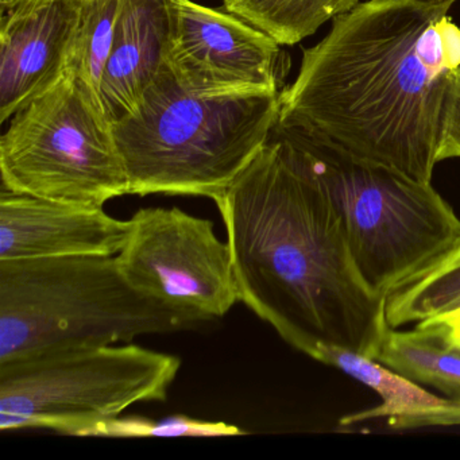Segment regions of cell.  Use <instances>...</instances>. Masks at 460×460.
<instances>
[{"label": "cell", "instance_id": "9a60e30c", "mask_svg": "<svg viewBox=\"0 0 460 460\" xmlns=\"http://www.w3.org/2000/svg\"><path fill=\"white\" fill-rule=\"evenodd\" d=\"M460 301V242L422 273L393 290L386 298L390 328L430 323L452 314Z\"/></svg>", "mask_w": 460, "mask_h": 460}, {"label": "cell", "instance_id": "52a82bcc", "mask_svg": "<svg viewBox=\"0 0 460 460\" xmlns=\"http://www.w3.org/2000/svg\"><path fill=\"white\" fill-rule=\"evenodd\" d=\"M0 173L10 192L76 206L130 195L111 120L71 72L12 118L0 138Z\"/></svg>", "mask_w": 460, "mask_h": 460}, {"label": "cell", "instance_id": "7a4b0ae2", "mask_svg": "<svg viewBox=\"0 0 460 460\" xmlns=\"http://www.w3.org/2000/svg\"><path fill=\"white\" fill-rule=\"evenodd\" d=\"M214 201L241 303L308 357L341 346L376 359L390 328L386 298L360 277L341 217L295 138L277 131Z\"/></svg>", "mask_w": 460, "mask_h": 460}, {"label": "cell", "instance_id": "2e32d148", "mask_svg": "<svg viewBox=\"0 0 460 460\" xmlns=\"http://www.w3.org/2000/svg\"><path fill=\"white\" fill-rule=\"evenodd\" d=\"M358 4L359 0H225L223 7L282 47H293Z\"/></svg>", "mask_w": 460, "mask_h": 460}, {"label": "cell", "instance_id": "277c9868", "mask_svg": "<svg viewBox=\"0 0 460 460\" xmlns=\"http://www.w3.org/2000/svg\"><path fill=\"white\" fill-rule=\"evenodd\" d=\"M199 323L137 292L115 257L0 262V363L49 349L131 343Z\"/></svg>", "mask_w": 460, "mask_h": 460}, {"label": "cell", "instance_id": "30bf717a", "mask_svg": "<svg viewBox=\"0 0 460 460\" xmlns=\"http://www.w3.org/2000/svg\"><path fill=\"white\" fill-rule=\"evenodd\" d=\"M84 0H48L6 14L0 31V122L52 90L71 69Z\"/></svg>", "mask_w": 460, "mask_h": 460}, {"label": "cell", "instance_id": "5b68a950", "mask_svg": "<svg viewBox=\"0 0 460 460\" xmlns=\"http://www.w3.org/2000/svg\"><path fill=\"white\" fill-rule=\"evenodd\" d=\"M287 136L303 146L341 217L355 266L374 295L387 298L459 243V217L430 182Z\"/></svg>", "mask_w": 460, "mask_h": 460}, {"label": "cell", "instance_id": "3957f363", "mask_svg": "<svg viewBox=\"0 0 460 460\" xmlns=\"http://www.w3.org/2000/svg\"><path fill=\"white\" fill-rule=\"evenodd\" d=\"M279 93L207 96L168 64L133 111L112 123L130 195L215 200L270 141Z\"/></svg>", "mask_w": 460, "mask_h": 460}, {"label": "cell", "instance_id": "ba28073f", "mask_svg": "<svg viewBox=\"0 0 460 460\" xmlns=\"http://www.w3.org/2000/svg\"><path fill=\"white\" fill-rule=\"evenodd\" d=\"M115 260L137 292L200 323L241 301L228 242L217 238L211 220L177 207L138 209Z\"/></svg>", "mask_w": 460, "mask_h": 460}, {"label": "cell", "instance_id": "d6986e66", "mask_svg": "<svg viewBox=\"0 0 460 460\" xmlns=\"http://www.w3.org/2000/svg\"><path fill=\"white\" fill-rule=\"evenodd\" d=\"M449 158H460V66L449 82L438 141V163Z\"/></svg>", "mask_w": 460, "mask_h": 460}, {"label": "cell", "instance_id": "7402d4cb", "mask_svg": "<svg viewBox=\"0 0 460 460\" xmlns=\"http://www.w3.org/2000/svg\"><path fill=\"white\" fill-rule=\"evenodd\" d=\"M424 324H438L443 330L444 335L454 343H460V314L440 322L424 323Z\"/></svg>", "mask_w": 460, "mask_h": 460}, {"label": "cell", "instance_id": "6da1fadb", "mask_svg": "<svg viewBox=\"0 0 460 460\" xmlns=\"http://www.w3.org/2000/svg\"><path fill=\"white\" fill-rule=\"evenodd\" d=\"M455 0H366L303 50L274 131L430 182L452 74Z\"/></svg>", "mask_w": 460, "mask_h": 460}, {"label": "cell", "instance_id": "7c38bea8", "mask_svg": "<svg viewBox=\"0 0 460 460\" xmlns=\"http://www.w3.org/2000/svg\"><path fill=\"white\" fill-rule=\"evenodd\" d=\"M171 37L168 0H120L99 99L111 123L136 109L166 64Z\"/></svg>", "mask_w": 460, "mask_h": 460}, {"label": "cell", "instance_id": "8992f818", "mask_svg": "<svg viewBox=\"0 0 460 460\" xmlns=\"http://www.w3.org/2000/svg\"><path fill=\"white\" fill-rule=\"evenodd\" d=\"M176 355L138 344L49 349L0 363V430L96 438L139 402L165 401Z\"/></svg>", "mask_w": 460, "mask_h": 460}, {"label": "cell", "instance_id": "8fae6325", "mask_svg": "<svg viewBox=\"0 0 460 460\" xmlns=\"http://www.w3.org/2000/svg\"><path fill=\"white\" fill-rule=\"evenodd\" d=\"M128 233L103 207L76 206L10 192L0 195V262L115 257Z\"/></svg>", "mask_w": 460, "mask_h": 460}, {"label": "cell", "instance_id": "9c48e42d", "mask_svg": "<svg viewBox=\"0 0 460 460\" xmlns=\"http://www.w3.org/2000/svg\"><path fill=\"white\" fill-rule=\"evenodd\" d=\"M168 2L166 64L188 91L207 96L281 93L289 61L273 37L225 7Z\"/></svg>", "mask_w": 460, "mask_h": 460}, {"label": "cell", "instance_id": "e0dca14e", "mask_svg": "<svg viewBox=\"0 0 460 460\" xmlns=\"http://www.w3.org/2000/svg\"><path fill=\"white\" fill-rule=\"evenodd\" d=\"M120 0H84L82 25L69 72L99 96L102 76L111 52Z\"/></svg>", "mask_w": 460, "mask_h": 460}, {"label": "cell", "instance_id": "ffe728a7", "mask_svg": "<svg viewBox=\"0 0 460 460\" xmlns=\"http://www.w3.org/2000/svg\"><path fill=\"white\" fill-rule=\"evenodd\" d=\"M387 425L392 429H416V428L427 427H454L460 425V401L454 402L446 408L436 411H422L413 416L398 417V419L387 420Z\"/></svg>", "mask_w": 460, "mask_h": 460}, {"label": "cell", "instance_id": "5bb4252c", "mask_svg": "<svg viewBox=\"0 0 460 460\" xmlns=\"http://www.w3.org/2000/svg\"><path fill=\"white\" fill-rule=\"evenodd\" d=\"M376 360L460 401V347L448 341L438 324L417 323L411 331L389 328Z\"/></svg>", "mask_w": 460, "mask_h": 460}, {"label": "cell", "instance_id": "603a6c76", "mask_svg": "<svg viewBox=\"0 0 460 460\" xmlns=\"http://www.w3.org/2000/svg\"><path fill=\"white\" fill-rule=\"evenodd\" d=\"M452 343H454V341H452ZM455 344H457V346H459V347H460V343H455Z\"/></svg>", "mask_w": 460, "mask_h": 460}, {"label": "cell", "instance_id": "4fadbf2b", "mask_svg": "<svg viewBox=\"0 0 460 460\" xmlns=\"http://www.w3.org/2000/svg\"><path fill=\"white\" fill-rule=\"evenodd\" d=\"M312 358L343 371L347 376L370 387L382 400L376 408L341 417L339 421L341 427H349L384 417L390 420L413 416L422 411L446 408L454 402L451 398L438 397L427 392L416 382L405 378L378 360L371 359L344 347L319 346Z\"/></svg>", "mask_w": 460, "mask_h": 460}, {"label": "cell", "instance_id": "44dd1931", "mask_svg": "<svg viewBox=\"0 0 460 460\" xmlns=\"http://www.w3.org/2000/svg\"><path fill=\"white\" fill-rule=\"evenodd\" d=\"M45 2L48 0H0V4L4 14H20Z\"/></svg>", "mask_w": 460, "mask_h": 460}, {"label": "cell", "instance_id": "ac0fdd59", "mask_svg": "<svg viewBox=\"0 0 460 460\" xmlns=\"http://www.w3.org/2000/svg\"><path fill=\"white\" fill-rule=\"evenodd\" d=\"M244 435L236 425L201 421L182 414L169 416L160 421L142 417H118L99 429L96 438H228Z\"/></svg>", "mask_w": 460, "mask_h": 460}]
</instances>
